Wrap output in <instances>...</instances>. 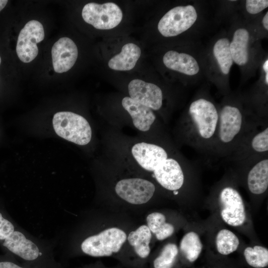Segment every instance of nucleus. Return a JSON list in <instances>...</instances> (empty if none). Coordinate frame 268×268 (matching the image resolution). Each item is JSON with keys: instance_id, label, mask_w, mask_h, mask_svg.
<instances>
[{"instance_id": "cd10ccee", "label": "nucleus", "mask_w": 268, "mask_h": 268, "mask_svg": "<svg viewBox=\"0 0 268 268\" xmlns=\"http://www.w3.org/2000/svg\"><path fill=\"white\" fill-rule=\"evenodd\" d=\"M0 268H25L9 261H0Z\"/></svg>"}, {"instance_id": "0eeeda50", "label": "nucleus", "mask_w": 268, "mask_h": 268, "mask_svg": "<svg viewBox=\"0 0 268 268\" xmlns=\"http://www.w3.org/2000/svg\"><path fill=\"white\" fill-rule=\"evenodd\" d=\"M82 17L85 22L100 30H109L117 26L123 19L120 7L114 2L102 4L89 2L82 8Z\"/></svg>"}, {"instance_id": "7c9ffc66", "label": "nucleus", "mask_w": 268, "mask_h": 268, "mask_svg": "<svg viewBox=\"0 0 268 268\" xmlns=\"http://www.w3.org/2000/svg\"><path fill=\"white\" fill-rule=\"evenodd\" d=\"M263 69L265 72L266 74L268 73V60L267 59L266 61L265 62L263 66Z\"/></svg>"}, {"instance_id": "c85d7f7f", "label": "nucleus", "mask_w": 268, "mask_h": 268, "mask_svg": "<svg viewBox=\"0 0 268 268\" xmlns=\"http://www.w3.org/2000/svg\"><path fill=\"white\" fill-rule=\"evenodd\" d=\"M263 24L267 30H268V12L267 11L263 19Z\"/></svg>"}, {"instance_id": "5701e85b", "label": "nucleus", "mask_w": 268, "mask_h": 268, "mask_svg": "<svg viewBox=\"0 0 268 268\" xmlns=\"http://www.w3.org/2000/svg\"><path fill=\"white\" fill-rule=\"evenodd\" d=\"M239 245L236 235L227 229H222L216 237V245L218 252L222 255H229L235 251Z\"/></svg>"}, {"instance_id": "ddd939ff", "label": "nucleus", "mask_w": 268, "mask_h": 268, "mask_svg": "<svg viewBox=\"0 0 268 268\" xmlns=\"http://www.w3.org/2000/svg\"><path fill=\"white\" fill-rule=\"evenodd\" d=\"M128 91V96L150 108L154 112L159 111L163 107V91L154 83L134 79L129 83Z\"/></svg>"}, {"instance_id": "2eb2a0df", "label": "nucleus", "mask_w": 268, "mask_h": 268, "mask_svg": "<svg viewBox=\"0 0 268 268\" xmlns=\"http://www.w3.org/2000/svg\"><path fill=\"white\" fill-rule=\"evenodd\" d=\"M3 245L12 253L23 260L34 262L40 256L38 247L27 239L23 234L14 231L4 240Z\"/></svg>"}, {"instance_id": "39448f33", "label": "nucleus", "mask_w": 268, "mask_h": 268, "mask_svg": "<svg viewBox=\"0 0 268 268\" xmlns=\"http://www.w3.org/2000/svg\"><path fill=\"white\" fill-rule=\"evenodd\" d=\"M126 239L123 230L110 228L87 238L82 242L81 248L83 253L91 256H110L120 251Z\"/></svg>"}, {"instance_id": "6e6552de", "label": "nucleus", "mask_w": 268, "mask_h": 268, "mask_svg": "<svg viewBox=\"0 0 268 268\" xmlns=\"http://www.w3.org/2000/svg\"><path fill=\"white\" fill-rule=\"evenodd\" d=\"M247 170L246 184L252 194L265 193L268 188V153L257 154L235 162Z\"/></svg>"}, {"instance_id": "f3484780", "label": "nucleus", "mask_w": 268, "mask_h": 268, "mask_svg": "<svg viewBox=\"0 0 268 268\" xmlns=\"http://www.w3.org/2000/svg\"><path fill=\"white\" fill-rule=\"evenodd\" d=\"M138 46L133 43L124 45L121 52L111 58L108 63L111 69L117 71H128L135 67L141 55Z\"/></svg>"}, {"instance_id": "aec40b11", "label": "nucleus", "mask_w": 268, "mask_h": 268, "mask_svg": "<svg viewBox=\"0 0 268 268\" xmlns=\"http://www.w3.org/2000/svg\"><path fill=\"white\" fill-rule=\"evenodd\" d=\"M147 226L159 240H163L171 236L174 227L170 223L166 222V217L159 212H153L146 217Z\"/></svg>"}, {"instance_id": "20e7f679", "label": "nucleus", "mask_w": 268, "mask_h": 268, "mask_svg": "<svg viewBox=\"0 0 268 268\" xmlns=\"http://www.w3.org/2000/svg\"><path fill=\"white\" fill-rule=\"evenodd\" d=\"M56 133L60 137L79 145H86L91 141L92 132L86 119L67 111L56 113L53 119Z\"/></svg>"}, {"instance_id": "412c9836", "label": "nucleus", "mask_w": 268, "mask_h": 268, "mask_svg": "<svg viewBox=\"0 0 268 268\" xmlns=\"http://www.w3.org/2000/svg\"><path fill=\"white\" fill-rule=\"evenodd\" d=\"M213 53L221 71L225 75L228 74L233 63L229 40L226 38L219 39L213 46Z\"/></svg>"}, {"instance_id": "423d86ee", "label": "nucleus", "mask_w": 268, "mask_h": 268, "mask_svg": "<svg viewBox=\"0 0 268 268\" xmlns=\"http://www.w3.org/2000/svg\"><path fill=\"white\" fill-rule=\"evenodd\" d=\"M197 18L198 14L194 6H177L168 11L160 19L158 30L164 37H175L190 28Z\"/></svg>"}, {"instance_id": "4468645a", "label": "nucleus", "mask_w": 268, "mask_h": 268, "mask_svg": "<svg viewBox=\"0 0 268 268\" xmlns=\"http://www.w3.org/2000/svg\"><path fill=\"white\" fill-rule=\"evenodd\" d=\"M78 56V49L75 43L68 37L59 39L52 49L54 69L58 73L69 70L74 65Z\"/></svg>"}, {"instance_id": "9d476101", "label": "nucleus", "mask_w": 268, "mask_h": 268, "mask_svg": "<svg viewBox=\"0 0 268 268\" xmlns=\"http://www.w3.org/2000/svg\"><path fill=\"white\" fill-rule=\"evenodd\" d=\"M268 153V125L252 130L222 161L235 162L248 157Z\"/></svg>"}, {"instance_id": "f8f14e48", "label": "nucleus", "mask_w": 268, "mask_h": 268, "mask_svg": "<svg viewBox=\"0 0 268 268\" xmlns=\"http://www.w3.org/2000/svg\"><path fill=\"white\" fill-rule=\"evenodd\" d=\"M218 200L221 206V216L228 224L233 226L242 225L246 212L242 198L235 188L226 186L219 191Z\"/></svg>"}, {"instance_id": "f03ea898", "label": "nucleus", "mask_w": 268, "mask_h": 268, "mask_svg": "<svg viewBox=\"0 0 268 268\" xmlns=\"http://www.w3.org/2000/svg\"><path fill=\"white\" fill-rule=\"evenodd\" d=\"M219 110L205 96L193 100L174 129L173 141L176 146H189L208 162L215 137Z\"/></svg>"}, {"instance_id": "c756f323", "label": "nucleus", "mask_w": 268, "mask_h": 268, "mask_svg": "<svg viewBox=\"0 0 268 268\" xmlns=\"http://www.w3.org/2000/svg\"><path fill=\"white\" fill-rule=\"evenodd\" d=\"M7 2V0H0V11L5 6Z\"/></svg>"}, {"instance_id": "1a4fd4ad", "label": "nucleus", "mask_w": 268, "mask_h": 268, "mask_svg": "<svg viewBox=\"0 0 268 268\" xmlns=\"http://www.w3.org/2000/svg\"><path fill=\"white\" fill-rule=\"evenodd\" d=\"M156 188L150 181L139 177L126 178L119 180L114 190L120 198L134 204L148 202L153 196Z\"/></svg>"}, {"instance_id": "9b49d317", "label": "nucleus", "mask_w": 268, "mask_h": 268, "mask_svg": "<svg viewBox=\"0 0 268 268\" xmlns=\"http://www.w3.org/2000/svg\"><path fill=\"white\" fill-rule=\"evenodd\" d=\"M44 37V28L39 21L32 20L25 25L19 34L16 47L21 61L30 63L36 57L38 53L37 44L43 41Z\"/></svg>"}, {"instance_id": "f257e3e1", "label": "nucleus", "mask_w": 268, "mask_h": 268, "mask_svg": "<svg viewBox=\"0 0 268 268\" xmlns=\"http://www.w3.org/2000/svg\"><path fill=\"white\" fill-rule=\"evenodd\" d=\"M107 134L105 142L110 160L148 173L163 188L174 195L179 194L185 182V172L193 166L173 140L130 137L113 132Z\"/></svg>"}, {"instance_id": "4be33fe9", "label": "nucleus", "mask_w": 268, "mask_h": 268, "mask_svg": "<svg viewBox=\"0 0 268 268\" xmlns=\"http://www.w3.org/2000/svg\"><path fill=\"white\" fill-rule=\"evenodd\" d=\"M180 247L187 259L193 262L200 256L202 244L198 234L192 231L184 236L181 241Z\"/></svg>"}, {"instance_id": "a878e982", "label": "nucleus", "mask_w": 268, "mask_h": 268, "mask_svg": "<svg viewBox=\"0 0 268 268\" xmlns=\"http://www.w3.org/2000/svg\"><path fill=\"white\" fill-rule=\"evenodd\" d=\"M268 7L267 0H247L246 9L252 14H258Z\"/></svg>"}, {"instance_id": "393cba45", "label": "nucleus", "mask_w": 268, "mask_h": 268, "mask_svg": "<svg viewBox=\"0 0 268 268\" xmlns=\"http://www.w3.org/2000/svg\"><path fill=\"white\" fill-rule=\"evenodd\" d=\"M178 253V249L174 243H168L162 249L160 255L154 260V268H172Z\"/></svg>"}, {"instance_id": "6ab92c4d", "label": "nucleus", "mask_w": 268, "mask_h": 268, "mask_svg": "<svg viewBox=\"0 0 268 268\" xmlns=\"http://www.w3.org/2000/svg\"><path fill=\"white\" fill-rule=\"evenodd\" d=\"M151 233L147 226L143 225L136 230L130 233L128 237L129 244L132 246L136 254L141 258H146L149 254V243Z\"/></svg>"}, {"instance_id": "bb28decb", "label": "nucleus", "mask_w": 268, "mask_h": 268, "mask_svg": "<svg viewBox=\"0 0 268 268\" xmlns=\"http://www.w3.org/2000/svg\"><path fill=\"white\" fill-rule=\"evenodd\" d=\"M13 224L0 213V240H4L14 230Z\"/></svg>"}, {"instance_id": "b1692460", "label": "nucleus", "mask_w": 268, "mask_h": 268, "mask_svg": "<svg viewBox=\"0 0 268 268\" xmlns=\"http://www.w3.org/2000/svg\"><path fill=\"white\" fill-rule=\"evenodd\" d=\"M244 255L247 263L252 267L263 268L268 265V250L264 247H247Z\"/></svg>"}, {"instance_id": "2f4dec72", "label": "nucleus", "mask_w": 268, "mask_h": 268, "mask_svg": "<svg viewBox=\"0 0 268 268\" xmlns=\"http://www.w3.org/2000/svg\"><path fill=\"white\" fill-rule=\"evenodd\" d=\"M1 57H0V64H1Z\"/></svg>"}, {"instance_id": "7ed1b4c3", "label": "nucleus", "mask_w": 268, "mask_h": 268, "mask_svg": "<svg viewBox=\"0 0 268 268\" xmlns=\"http://www.w3.org/2000/svg\"><path fill=\"white\" fill-rule=\"evenodd\" d=\"M225 102L219 110L217 128L208 162L222 161L252 130L261 127L248 116L239 103L233 100Z\"/></svg>"}, {"instance_id": "a211bd4d", "label": "nucleus", "mask_w": 268, "mask_h": 268, "mask_svg": "<svg viewBox=\"0 0 268 268\" xmlns=\"http://www.w3.org/2000/svg\"><path fill=\"white\" fill-rule=\"evenodd\" d=\"M249 40L250 34L245 28H238L233 34L230 50L233 62L238 66H244L248 61Z\"/></svg>"}, {"instance_id": "dca6fc26", "label": "nucleus", "mask_w": 268, "mask_h": 268, "mask_svg": "<svg viewBox=\"0 0 268 268\" xmlns=\"http://www.w3.org/2000/svg\"><path fill=\"white\" fill-rule=\"evenodd\" d=\"M163 63L168 68L189 76L197 74L200 70L199 65L194 57L176 51L167 52L163 57Z\"/></svg>"}]
</instances>
